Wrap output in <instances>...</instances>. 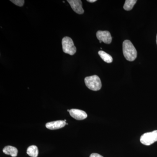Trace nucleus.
<instances>
[{
	"label": "nucleus",
	"mask_w": 157,
	"mask_h": 157,
	"mask_svg": "<svg viewBox=\"0 0 157 157\" xmlns=\"http://www.w3.org/2000/svg\"><path fill=\"white\" fill-rule=\"evenodd\" d=\"M10 1L14 3V5L19 7H22L25 3V1L24 0H11Z\"/></svg>",
	"instance_id": "obj_13"
},
{
	"label": "nucleus",
	"mask_w": 157,
	"mask_h": 157,
	"mask_svg": "<svg viewBox=\"0 0 157 157\" xmlns=\"http://www.w3.org/2000/svg\"><path fill=\"white\" fill-rule=\"evenodd\" d=\"M90 157H104L101 155L98 154V153H92L90 155Z\"/></svg>",
	"instance_id": "obj_14"
},
{
	"label": "nucleus",
	"mask_w": 157,
	"mask_h": 157,
	"mask_svg": "<svg viewBox=\"0 0 157 157\" xmlns=\"http://www.w3.org/2000/svg\"><path fill=\"white\" fill-rule=\"evenodd\" d=\"M156 43H157V37H156Z\"/></svg>",
	"instance_id": "obj_17"
},
{
	"label": "nucleus",
	"mask_w": 157,
	"mask_h": 157,
	"mask_svg": "<svg viewBox=\"0 0 157 157\" xmlns=\"http://www.w3.org/2000/svg\"><path fill=\"white\" fill-rule=\"evenodd\" d=\"M123 52L124 56L129 61H134L137 58V50L130 40H126L124 41Z\"/></svg>",
	"instance_id": "obj_1"
},
{
	"label": "nucleus",
	"mask_w": 157,
	"mask_h": 157,
	"mask_svg": "<svg viewBox=\"0 0 157 157\" xmlns=\"http://www.w3.org/2000/svg\"><path fill=\"white\" fill-rule=\"evenodd\" d=\"M100 43H101V42H101V41H100Z\"/></svg>",
	"instance_id": "obj_18"
},
{
	"label": "nucleus",
	"mask_w": 157,
	"mask_h": 157,
	"mask_svg": "<svg viewBox=\"0 0 157 157\" xmlns=\"http://www.w3.org/2000/svg\"><path fill=\"white\" fill-rule=\"evenodd\" d=\"M98 40L105 44H109L112 42V38L110 33L107 31H98L96 33Z\"/></svg>",
	"instance_id": "obj_5"
},
{
	"label": "nucleus",
	"mask_w": 157,
	"mask_h": 157,
	"mask_svg": "<svg viewBox=\"0 0 157 157\" xmlns=\"http://www.w3.org/2000/svg\"><path fill=\"white\" fill-rule=\"evenodd\" d=\"M27 154L32 157H37L39 154V150L36 145H31L27 150Z\"/></svg>",
	"instance_id": "obj_10"
},
{
	"label": "nucleus",
	"mask_w": 157,
	"mask_h": 157,
	"mask_svg": "<svg viewBox=\"0 0 157 157\" xmlns=\"http://www.w3.org/2000/svg\"><path fill=\"white\" fill-rule=\"evenodd\" d=\"M66 124H67V125H68V124L67 123H66Z\"/></svg>",
	"instance_id": "obj_19"
},
{
	"label": "nucleus",
	"mask_w": 157,
	"mask_h": 157,
	"mask_svg": "<svg viewBox=\"0 0 157 157\" xmlns=\"http://www.w3.org/2000/svg\"><path fill=\"white\" fill-rule=\"evenodd\" d=\"M66 124V122L64 121L59 120L47 123L45 124V127L50 130H56L63 128Z\"/></svg>",
	"instance_id": "obj_8"
},
{
	"label": "nucleus",
	"mask_w": 157,
	"mask_h": 157,
	"mask_svg": "<svg viewBox=\"0 0 157 157\" xmlns=\"http://www.w3.org/2000/svg\"><path fill=\"white\" fill-rule=\"evenodd\" d=\"M71 8L76 13L83 14L84 11L82 7V2L80 0H67Z\"/></svg>",
	"instance_id": "obj_6"
},
{
	"label": "nucleus",
	"mask_w": 157,
	"mask_h": 157,
	"mask_svg": "<svg viewBox=\"0 0 157 157\" xmlns=\"http://www.w3.org/2000/svg\"><path fill=\"white\" fill-rule=\"evenodd\" d=\"M97 0H87V2L90 3H94L97 2Z\"/></svg>",
	"instance_id": "obj_15"
},
{
	"label": "nucleus",
	"mask_w": 157,
	"mask_h": 157,
	"mask_svg": "<svg viewBox=\"0 0 157 157\" xmlns=\"http://www.w3.org/2000/svg\"><path fill=\"white\" fill-rule=\"evenodd\" d=\"M85 83L90 90L98 91L102 87V83L100 77L97 75L87 76L84 79Z\"/></svg>",
	"instance_id": "obj_2"
},
{
	"label": "nucleus",
	"mask_w": 157,
	"mask_h": 157,
	"mask_svg": "<svg viewBox=\"0 0 157 157\" xmlns=\"http://www.w3.org/2000/svg\"><path fill=\"white\" fill-rule=\"evenodd\" d=\"M140 141L142 144L148 146L157 141V130L144 133L141 135Z\"/></svg>",
	"instance_id": "obj_4"
},
{
	"label": "nucleus",
	"mask_w": 157,
	"mask_h": 157,
	"mask_svg": "<svg viewBox=\"0 0 157 157\" xmlns=\"http://www.w3.org/2000/svg\"><path fill=\"white\" fill-rule=\"evenodd\" d=\"M63 50L65 53L73 56L76 53V48L73 40L70 37L66 36L62 39Z\"/></svg>",
	"instance_id": "obj_3"
},
{
	"label": "nucleus",
	"mask_w": 157,
	"mask_h": 157,
	"mask_svg": "<svg viewBox=\"0 0 157 157\" xmlns=\"http://www.w3.org/2000/svg\"><path fill=\"white\" fill-rule=\"evenodd\" d=\"M70 116L77 120H83L87 117V114L83 110L79 109H70Z\"/></svg>",
	"instance_id": "obj_7"
},
{
	"label": "nucleus",
	"mask_w": 157,
	"mask_h": 157,
	"mask_svg": "<svg viewBox=\"0 0 157 157\" xmlns=\"http://www.w3.org/2000/svg\"><path fill=\"white\" fill-rule=\"evenodd\" d=\"M137 2L136 0H126L124 6V9L127 11L132 10Z\"/></svg>",
	"instance_id": "obj_12"
},
{
	"label": "nucleus",
	"mask_w": 157,
	"mask_h": 157,
	"mask_svg": "<svg viewBox=\"0 0 157 157\" xmlns=\"http://www.w3.org/2000/svg\"><path fill=\"white\" fill-rule=\"evenodd\" d=\"M70 109H68V110H67L68 112H70Z\"/></svg>",
	"instance_id": "obj_16"
},
{
	"label": "nucleus",
	"mask_w": 157,
	"mask_h": 157,
	"mask_svg": "<svg viewBox=\"0 0 157 157\" xmlns=\"http://www.w3.org/2000/svg\"><path fill=\"white\" fill-rule=\"evenodd\" d=\"M98 54L101 58L106 63H110L113 62V58L109 54L106 53L103 51L101 50L98 52Z\"/></svg>",
	"instance_id": "obj_11"
},
{
	"label": "nucleus",
	"mask_w": 157,
	"mask_h": 157,
	"mask_svg": "<svg viewBox=\"0 0 157 157\" xmlns=\"http://www.w3.org/2000/svg\"><path fill=\"white\" fill-rule=\"evenodd\" d=\"M3 152L5 154L10 155L12 157H16L17 156L18 150L14 147L9 145L3 148Z\"/></svg>",
	"instance_id": "obj_9"
}]
</instances>
